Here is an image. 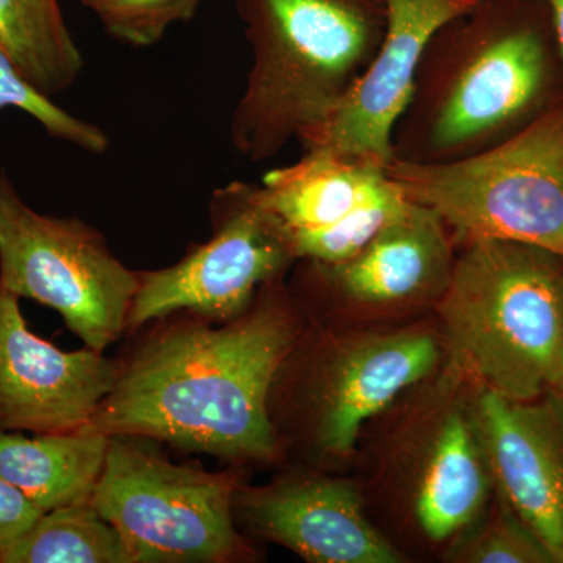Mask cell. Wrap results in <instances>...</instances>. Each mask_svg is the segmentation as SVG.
Segmentation results:
<instances>
[{"label": "cell", "instance_id": "6da1fadb", "mask_svg": "<svg viewBox=\"0 0 563 563\" xmlns=\"http://www.w3.org/2000/svg\"><path fill=\"white\" fill-rule=\"evenodd\" d=\"M282 279L228 320L188 312L157 320L131 357L118 361L117 383L88 429L225 461H274L269 398L299 340Z\"/></svg>", "mask_w": 563, "mask_h": 563}, {"label": "cell", "instance_id": "7a4b0ae2", "mask_svg": "<svg viewBox=\"0 0 563 563\" xmlns=\"http://www.w3.org/2000/svg\"><path fill=\"white\" fill-rule=\"evenodd\" d=\"M563 103V60L547 0H477L429 41L393 132L407 163L472 157Z\"/></svg>", "mask_w": 563, "mask_h": 563}, {"label": "cell", "instance_id": "3957f363", "mask_svg": "<svg viewBox=\"0 0 563 563\" xmlns=\"http://www.w3.org/2000/svg\"><path fill=\"white\" fill-rule=\"evenodd\" d=\"M252 66L231 120L235 151L277 157L342 106L387 27L384 0H236Z\"/></svg>", "mask_w": 563, "mask_h": 563}, {"label": "cell", "instance_id": "277c9868", "mask_svg": "<svg viewBox=\"0 0 563 563\" xmlns=\"http://www.w3.org/2000/svg\"><path fill=\"white\" fill-rule=\"evenodd\" d=\"M457 365L477 385L536 401L563 355V257L532 244L477 240L455 252L437 301Z\"/></svg>", "mask_w": 563, "mask_h": 563}, {"label": "cell", "instance_id": "5b68a950", "mask_svg": "<svg viewBox=\"0 0 563 563\" xmlns=\"http://www.w3.org/2000/svg\"><path fill=\"white\" fill-rule=\"evenodd\" d=\"M387 173L443 221L455 247L506 240L563 257V103L481 154L431 165L393 158Z\"/></svg>", "mask_w": 563, "mask_h": 563}, {"label": "cell", "instance_id": "8992f818", "mask_svg": "<svg viewBox=\"0 0 563 563\" xmlns=\"http://www.w3.org/2000/svg\"><path fill=\"white\" fill-rule=\"evenodd\" d=\"M239 473L176 465L113 435L91 504L121 533L132 563H228L251 558L236 529Z\"/></svg>", "mask_w": 563, "mask_h": 563}, {"label": "cell", "instance_id": "52a82bcc", "mask_svg": "<svg viewBox=\"0 0 563 563\" xmlns=\"http://www.w3.org/2000/svg\"><path fill=\"white\" fill-rule=\"evenodd\" d=\"M139 284L101 232L38 213L0 176V287L57 310L74 335L103 352L128 332Z\"/></svg>", "mask_w": 563, "mask_h": 563}, {"label": "cell", "instance_id": "ba28073f", "mask_svg": "<svg viewBox=\"0 0 563 563\" xmlns=\"http://www.w3.org/2000/svg\"><path fill=\"white\" fill-rule=\"evenodd\" d=\"M211 236L181 261L139 272L128 332L168 314L228 320L243 313L263 285L298 262L290 233L263 199L261 185L233 180L210 199Z\"/></svg>", "mask_w": 563, "mask_h": 563}, {"label": "cell", "instance_id": "9c48e42d", "mask_svg": "<svg viewBox=\"0 0 563 563\" xmlns=\"http://www.w3.org/2000/svg\"><path fill=\"white\" fill-rule=\"evenodd\" d=\"M120 362L92 347L66 352L27 328L20 298L0 287V429L35 435L90 428Z\"/></svg>", "mask_w": 563, "mask_h": 563}, {"label": "cell", "instance_id": "30bf717a", "mask_svg": "<svg viewBox=\"0 0 563 563\" xmlns=\"http://www.w3.org/2000/svg\"><path fill=\"white\" fill-rule=\"evenodd\" d=\"M387 27L376 57L351 95L320 128L299 140L303 151L325 150L388 165L393 132L409 103L429 41L477 0H384Z\"/></svg>", "mask_w": 563, "mask_h": 563}, {"label": "cell", "instance_id": "8fae6325", "mask_svg": "<svg viewBox=\"0 0 563 563\" xmlns=\"http://www.w3.org/2000/svg\"><path fill=\"white\" fill-rule=\"evenodd\" d=\"M455 261L443 221L409 201L357 254L343 262L303 263L301 282L332 301L365 310H396L439 301Z\"/></svg>", "mask_w": 563, "mask_h": 563}, {"label": "cell", "instance_id": "7c38bea8", "mask_svg": "<svg viewBox=\"0 0 563 563\" xmlns=\"http://www.w3.org/2000/svg\"><path fill=\"white\" fill-rule=\"evenodd\" d=\"M470 409L498 495L563 563V429L553 409L483 387Z\"/></svg>", "mask_w": 563, "mask_h": 563}, {"label": "cell", "instance_id": "4fadbf2b", "mask_svg": "<svg viewBox=\"0 0 563 563\" xmlns=\"http://www.w3.org/2000/svg\"><path fill=\"white\" fill-rule=\"evenodd\" d=\"M233 512L255 536L313 563H399L402 555L363 514L347 481L290 476L240 487Z\"/></svg>", "mask_w": 563, "mask_h": 563}, {"label": "cell", "instance_id": "5bb4252c", "mask_svg": "<svg viewBox=\"0 0 563 563\" xmlns=\"http://www.w3.org/2000/svg\"><path fill=\"white\" fill-rule=\"evenodd\" d=\"M440 357V344L428 332L384 333L342 344L312 388L314 446L332 457L350 454L362 426L428 379Z\"/></svg>", "mask_w": 563, "mask_h": 563}, {"label": "cell", "instance_id": "9a60e30c", "mask_svg": "<svg viewBox=\"0 0 563 563\" xmlns=\"http://www.w3.org/2000/svg\"><path fill=\"white\" fill-rule=\"evenodd\" d=\"M261 187L290 239L331 231L406 196L385 163L325 150L303 151L301 161L266 174Z\"/></svg>", "mask_w": 563, "mask_h": 563}, {"label": "cell", "instance_id": "2e32d148", "mask_svg": "<svg viewBox=\"0 0 563 563\" xmlns=\"http://www.w3.org/2000/svg\"><path fill=\"white\" fill-rule=\"evenodd\" d=\"M418 465L413 514L426 537L444 542L484 514L493 481L470 407L440 415Z\"/></svg>", "mask_w": 563, "mask_h": 563}, {"label": "cell", "instance_id": "e0dca14e", "mask_svg": "<svg viewBox=\"0 0 563 563\" xmlns=\"http://www.w3.org/2000/svg\"><path fill=\"white\" fill-rule=\"evenodd\" d=\"M109 440L92 429L33 439L0 429V474L43 512L88 503L101 477Z\"/></svg>", "mask_w": 563, "mask_h": 563}, {"label": "cell", "instance_id": "ac0fdd59", "mask_svg": "<svg viewBox=\"0 0 563 563\" xmlns=\"http://www.w3.org/2000/svg\"><path fill=\"white\" fill-rule=\"evenodd\" d=\"M0 47L49 98L73 87L85 68L60 0H0Z\"/></svg>", "mask_w": 563, "mask_h": 563}, {"label": "cell", "instance_id": "d6986e66", "mask_svg": "<svg viewBox=\"0 0 563 563\" xmlns=\"http://www.w3.org/2000/svg\"><path fill=\"white\" fill-rule=\"evenodd\" d=\"M0 563H132L128 544L91 501L41 515Z\"/></svg>", "mask_w": 563, "mask_h": 563}, {"label": "cell", "instance_id": "ffe728a7", "mask_svg": "<svg viewBox=\"0 0 563 563\" xmlns=\"http://www.w3.org/2000/svg\"><path fill=\"white\" fill-rule=\"evenodd\" d=\"M485 520L477 517L463 531L450 559L463 563H555L536 532L507 506L501 496ZM462 531V532H463Z\"/></svg>", "mask_w": 563, "mask_h": 563}, {"label": "cell", "instance_id": "44dd1931", "mask_svg": "<svg viewBox=\"0 0 563 563\" xmlns=\"http://www.w3.org/2000/svg\"><path fill=\"white\" fill-rule=\"evenodd\" d=\"M9 107L25 111L51 136L66 141L88 154L102 155L109 151L110 139L101 128L74 117L52 102L49 96L33 87L22 76L9 54L0 47V110Z\"/></svg>", "mask_w": 563, "mask_h": 563}, {"label": "cell", "instance_id": "7402d4cb", "mask_svg": "<svg viewBox=\"0 0 563 563\" xmlns=\"http://www.w3.org/2000/svg\"><path fill=\"white\" fill-rule=\"evenodd\" d=\"M120 43L151 47L174 24L192 20L203 0H80Z\"/></svg>", "mask_w": 563, "mask_h": 563}, {"label": "cell", "instance_id": "603a6c76", "mask_svg": "<svg viewBox=\"0 0 563 563\" xmlns=\"http://www.w3.org/2000/svg\"><path fill=\"white\" fill-rule=\"evenodd\" d=\"M43 514L20 488L0 474V562Z\"/></svg>", "mask_w": 563, "mask_h": 563}, {"label": "cell", "instance_id": "cb8c5ba5", "mask_svg": "<svg viewBox=\"0 0 563 563\" xmlns=\"http://www.w3.org/2000/svg\"><path fill=\"white\" fill-rule=\"evenodd\" d=\"M548 393H551V409H553L555 418H558L559 424H561L563 429V355L558 376H555L551 387L548 388Z\"/></svg>", "mask_w": 563, "mask_h": 563}, {"label": "cell", "instance_id": "d4e9b609", "mask_svg": "<svg viewBox=\"0 0 563 563\" xmlns=\"http://www.w3.org/2000/svg\"><path fill=\"white\" fill-rule=\"evenodd\" d=\"M553 21L555 43L563 60V0H547Z\"/></svg>", "mask_w": 563, "mask_h": 563}]
</instances>
